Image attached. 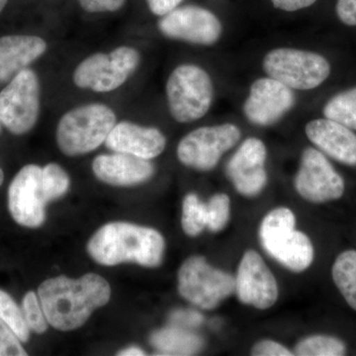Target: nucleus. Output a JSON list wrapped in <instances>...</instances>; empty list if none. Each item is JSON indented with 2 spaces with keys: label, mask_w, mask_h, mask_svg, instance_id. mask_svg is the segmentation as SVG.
I'll return each instance as SVG.
<instances>
[{
  "label": "nucleus",
  "mask_w": 356,
  "mask_h": 356,
  "mask_svg": "<svg viewBox=\"0 0 356 356\" xmlns=\"http://www.w3.org/2000/svg\"><path fill=\"white\" fill-rule=\"evenodd\" d=\"M0 320L20 339L21 343H27L30 339V330L26 324L23 312L10 295L0 289Z\"/></svg>",
  "instance_id": "obj_26"
},
{
  "label": "nucleus",
  "mask_w": 356,
  "mask_h": 356,
  "mask_svg": "<svg viewBox=\"0 0 356 356\" xmlns=\"http://www.w3.org/2000/svg\"><path fill=\"white\" fill-rule=\"evenodd\" d=\"M294 104L291 88L271 77H262L250 86L243 113L250 123L266 127L277 123Z\"/></svg>",
  "instance_id": "obj_15"
},
{
  "label": "nucleus",
  "mask_w": 356,
  "mask_h": 356,
  "mask_svg": "<svg viewBox=\"0 0 356 356\" xmlns=\"http://www.w3.org/2000/svg\"><path fill=\"white\" fill-rule=\"evenodd\" d=\"M44 39L31 35L0 38V84L8 83L47 51Z\"/></svg>",
  "instance_id": "obj_20"
},
{
  "label": "nucleus",
  "mask_w": 356,
  "mask_h": 356,
  "mask_svg": "<svg viewBox=\"0 0 356 356\" xmlns=\"http://www.w3.org/2000/svg\"><path fill=\"white\" fill-rule=\"evenodd\" d=\"M182 229L186 235L196 236L207 227V211L195 194L191 193L184 198L182 205Z\"/></svg>",
  "instance_id": "obj_24"
},
{
  "label": "nucleus",
  "mask_w": 356,
  "mask_h": 356,
  "mask_svg": "<svg viewBox=\"0 0 356 356\" xmlns=\"http://www.w3.org/2000/svg\"><path fill=\"white\" fill-rule=\"evenodd\" d=\"M294 213L288 208H276L262 220L259 238L267 254L294 273L310 267L314 248L310 238L295 229Z\"/></svg>",
  "instance_id": "obj_4"
},
{
  "label": "nucleus",
  "mask_w": 356,
  "mask_h": 356,
  "mask_svg": "<svg viewBox=\"0 0 356 356\" xmlns=\"http://www.w3.org/2000/svg\"><path fill=\"white\" fill-rule=\"evenodd\" d=\"M79 6L88 13H115L121 9L126 0H79Z\"/></svg>",
  "instance_id": "obj_31"
},
{
  "label": "nucleus",
  "mask_w": 356,
  "mask_h": 356,
  "mask_svg": "<svg viewBox=\"0 0 356 356\" xmlns=\"http://www.w3.org/2000/svg\"><path fill=\"white\" fill-rule=\"evenodd\" d=\"M151 343L161 355H192L203 346L200 337L177 327L154 332Z\"/></svg>",
  "instance_id": "obj_21"
},
{
  "label": "nucleus",
  "mask_w": 356,
  "mask_h": 356,
  "mask_svg": "<svg viewBox=\"0 0 356 356\" xmlns=\"http://www.w3.org/2000/svg\"><path fill=\"white\" fill-rule=\"evenodd\" d=\"M213 95L209 74L197 65H179L166 83L170 114L179 123H189L205 116L212 104Z\"/></svg>",
  "instance_id": "obj_5"
},
{
  "label": "nucleus",
  "mask_w": 356,
  "mask_h": 356,
  "mask_svg": "<svg viewBox=\"0 0 356 356\" xmlns=\"http://www.w3.org/2000/svg\"><path fill=\"white\" fill-rule=\"evenodd\" d=\"M207 228L218 233L226 228L231 216V201L225 193L216 194L206 203Z\"/></svg>",
  "instance_id": "obj_28"
},
{
  "label": "nucleus",
  "mask_w": 356,
  "mask_h": 356,
  "mask_svg": "<svg viewBox=\"0 0 356 356\" xmlns=\"http://www.w3.org/2000/svg\"><path fill=\"white\" fill-rule=\"evenodd\" d=\"M27 353L13 330L0 320V356H26Z\"/></svg>",
  "instance_id": "obj_30"
},
{
  "label": "nucleus",
  "mask_w": 356,
  "mask_h": 356,
  "mask_svg": "<svg viewBox=\"0 0 356 356\" xmlns=\"http://www.w3.org/2000/svg\"><path fill=\"white\" fill-rule=\"evenodd\" d=\"M118 355L121 356H140V355H146V353H144V350H140L139 348H135V346H132V348H129L127 350H124L120 351L118 353Z\"/></svg>",
  "instance_id": "obj_37"
},
{
  "label": "nucleus",
  "mask_w": 356,
  "mask_h": 356,
  "mask_svg": "<svg viewBox=\"0 0 356 356\" xmlns=\"http://www.w3.org/2000/svg\"><path fill=\"white\" fill-rule=\"evenodd\" d=\"M115 125L116 115L106 105L93 103L76 107L58 122V146L65 156L90 153L105 143Z\"/></svg>",
  "instance_id": "obj_3"
},
{
  "label": "nucleus",
  "mask_w": 356,
  "mask_h": 356,
  "mask_svg": "<svg viewBox=\"0 0 356 356\" xmlns=\"http://www.w3.org/2000/svg\"><path fill=\"white\" fill-rule=\"evenodd\" d=\"M182 0H147L149 10L158 16H165L177 8Z\"/></svg>",
  "instance_id": "obj_35"
},
{
  "label": "nucleus",
  "mask_w": 356,
  "mask_h": 356,
  "mask_svg": "<svg viewBox=\"0 0 356 356\" xmlns=\"http://www.w3.org/2000/svg\"><path fill=\"white\" fill-rule=\"evenodd\" d=\"M337 14L348 26H356V0H337Z\"/></svg>",
  "instance_id": "obj_34"
},
{
  "label": "nucleus",
  "mask_w": 356,
  "mask_h": 356,
  "mask_svg": "<svg viewBox=\"0 0 356 356\" xmlns=\"http://www.w3.org/2000/svg\"><path fill=\"white\" fill-rule=\"evenodd\" d=\"M235 280V291L245 305L266 310L277 301L280 291L275 277L254 250H248L243 254Z\"/></svg>",
  "instance_id": "obj_14"
},
{
  "label": "nucleus",
  "mask_w": 356,
  "mask_h": 356,
  "mask_svg": "<svg viewBox=\"0 0 356 356\" xmlns=\"http://www.w3.org/2000/svg\"><path fill=\"white\" fill-rule=\"evenodd\" d=\"M159 31L170 39L211 46L222 34V24L215 14L196 6L177 7L159 21Z\"/></svg>",
  "instance_id": "obj_12"
},
{
  "label": "nucleus",
  "mask_w": 356,
  "mask_h": 356,
  "mask_svg": "<svg viewBox=\"0 0 356 356\" xmlns=\"http://www.w3.org/2000/svg\"><path fill=\"white\" fill-rule=\"evenodd\" d=\"M4 180V173L2 172L1 168H0V186H1V184H3Z\"/></svg>",
  "instance_id": "obj_39"
},
{
  "label": "nucleus",
  "mask_w": 356,
  "mask_h": 356,
  "mask_svg": "<svg viewBox=\"0 0 356 356\" xmlns=\"http://www.w3.org/2000/svg\"><path fill=\"white\" fill-rule=\"evenodd\" d=\"M236 290L233 276L213 267L202 257H191L178 271V291L187 301L212 310Z\"/></svg>",
  "instance_id": "obj_6"
},
{
  "label": "nucleus",
  "mask_w": 356,
  "mask_h": 356,
  "mask_svg": "<svg viewBox=\"0 0 356 356\" xmlns=\"http://www.w3.org/2000/svg\"><path fill=\"white\" fill-rule=\"evenodd\" d=\"M0 132H1V123H0Z\"/></svg>",
  "instance_id": "obj_40"
},
{
  "label": "nucleus",
  "mask_w": 356,
  "mask_h": 356,
  "mask_svg": "<svg viewBox=\"0 0 356 356\" xmlns=\"http://www.w3.org/2000/svg\"><path fill=\"white\" fill-rule=\"evenodd\" d=\"M70 187V177L57 163H49L42 170V189L47 204L65 195Z\"/></svg>",
  "instance_id": "obj_27"
},
{
  "label": "nucleus",
  "mask_w": 356,
  "mask_h": 356,
  "mask_svg": "<svg viewBox=\"0 0 356 356\" xmlns=\"http://www.w3.org/2000/svg\"><path fill=\"white\" fill-rule=\"evenodd\" d=\"M308 139L339 163L356 165V135L350 128L330 119H318L306 126Z\"/></svg>",
  "instance_id": "obj_19"
},
{
  "label": "nucleus",
  "mask_w": 356,
  "mask_h": 356,
  "mask_svg": "<svg viewBox=\"0 0 356 356\" xmlns=\"http://www.w3.org/2000/svg\"><path fill=\"white\" fill-rule=\"evenodd\" d=\"M170 321L178 327H195L202 324L203 316L192 310H177L172 312Z\"/></svg>",
  "instance_id": "obj_33"
},
{
  "label": "nucleus",
  "mask_w": 356,
  "mask_h": 356,
  "mask_svg": "<svg viewBox=\"0 0 356 356\" xmlns=\"http://www.w3.org/2000/svg\"><path fill=\"white\" fill-rule=\"evenodd\" d=\"M325 118L356 131V88L334 95L324 107Z\"/></svg>",
  "instance_id": "obj_23"
},
{
  "label": "nucleus",
  "mask_w": 356,
  "mask_h": 356,
  "mask_svg": "<svg viewBox=\"0 0 356 356\" xmlns=\"http://www.w3.org/2000/svg\"><path fill=\"white\" fill-rule=\"evenodd\" d=\"M264 70L271 79L297 90L318 88L331 74V65L313 51L280 48L264 57Z\"/></svg>",
  "instance_id": "obj_7"
},
{
  "label": "nucleus",
  "mask_w": 356,
  "mask_h": 356,
  "mask_svg": "<svg viewBox=\"0 0 356 356\" xmlns=\"http://www.w3.org/2000/svg\"><path fill=\"white\" fill-rule=\"evenodd\" d=\"M38 294L49 324L67 332L81 327L93 311L106 305L111 289L102 276L88 273L79 280L58 276L44 281Z\"/></svg>",
  "instance_id": "obj_1"
},
{
  "label": "nucleus",
  "mask_w": 356,
  "mask_h": 356,
  "mask_svg": "<svg viewBox=\"0 0 356 356\" xmlns=\"http://www.w3.org/2000/svg\"><path fill=\"white\" fill-rule=\"evenodd\" d=\"M334 284L348 304L356 311V252L346 250L337 257L332 266Z\"/></svg>",
  "instance_id": "obj_22"
},
{
  "label": "nucleus",
  "mask_w": 356,
  "mask_h": 356,
  "mask_svg": "<svg viewBox=\"0 0 356 356\" xmlns=\"http://www.w3.org/2000/svg\"><path fill=\"white\" fill-rule=\"evenodd\" d=\"M266 154L264 142L257 138H248L229 159L227 175L238 193L252 197L266 187Z\"/></svg>",
  "instance_id": "obj_16"
},
{
  "label": "nucleus",
  "mask_w": 356,
  "mask_h": 356,
  "mask_svg": "<svg viewBox=\"0 0 356 356\" xmlns=\"http://www.w3.org/2000/svg\"><path fill=\"white\" fill-rule=\"evenodd\" d=\"M165 248V238L156 229L122 222L102 227L88 243L89 255L107 266L135 262L156 267L163 261Z\"/></svg>",
  "instance_id": "obj_2"
},
{
  "label": "nucleus",
  "mask_w": 356,
  "mask_h": 356,
  "mask_svg": "<svg viewBox=\"0 0 356 356\" xmlns=\"http://www.w3.org/2000/svg\"><path fill=\"white\" fill-rule=\"evenodd\" d=\"M295 188L305 200L324 203L343 196L344 181L324 154L307 147L295 177Z\"/></svg>",
  "instance_id": "obj_11"
},
{
  "label": "nucleus",
  "mask_w": 356,
  "mask_h": 356,
  "mask_svg": "<svg viewBox=\"0 0 356 356\" xmlns=\"http://www.w3.org/2000/svg\"><path fill=\"white\" fill-rule=\"evenodd\" d=\"M346 353V346L336 337L313 336L300 341L295 348L299 356H341Z\"/></svg>",
  "instance_id": "obj_25"
},
{
  "label": "nucleus",
  "mask_w": 356,
  "mask_h": 356,
  "mask_svg": "<svg viewBox=\"0 0 356 356\" xmlns=\"http://www.w3.org/2000/svg\"><path fill=\"white\" fill-rule=\"evenodd\" d=\"M92 170L98 179L115 186L143 184L154 173L153 163L149 159L123 153L98 156L93 161Z\"/></svg>",
  "instance_id": "obj_18"
},
{
  "label": "nucleus",
  "mask_w": 356,
  "mask_h": 356,
  "mask_svg": "<svg viewBox=\"0 0 356 356\" xmlns=\"http://www.w3.org/2000/svg\"><path fill=\"white\" fill-rule=\"evenodd\" d=\"M140 54L131 47H119L110 54L98 53L86 58L74 72L77 88L95 92H109L120 88L140 65Z\"/></svg>",
  "instance_id": "obj_8"
},
{
  "label": "nucleus",
  "mask_w": 356,
  "mask_h": 356,
  "mask_svg": "<svg viewBox=\"0 0 356 356\" xmlns=\"http://www.w3.org/2000/svg\"><path fill=\"white\" fill-rule=\"evenodd\" d=\"M42 170L39 165H25L9 185V212L14 221L26 228H39L46 219Z\"/></svg>",
  "instance_id": "obj_13"
},
{
  "label": "nucleus",
  "mask_w": 356,
  "mask_h": 356,
  "mask_svg": "<svg viewBox=\"0 0 356 356\" xmlns=\"http://www.w3.org/2000/svg\"><path fill=\"white\" fill-rule=\"evenodd\" d=\"M7 2H8V0H0V13H2L4 7L6 6Z\"/></svg>",
  "instance_id": "obj_38"
},
{
  "label": "nucleus",
  "mask_w": 356,
  "mask_h": 356,
  "mask_svg": "<svg viewBox=\"0 0 356 356\" xmlns=\"http://www.w3.org/2000/svg\"><path fill=\"white\" fill-rule=\"evenodd\" d=\"M39 113L38 76L27 67L0 92V123L14 135H23L36 125Z\"/></svg>",
  "instance_id": "obj_9"
},
{
  "label": "nucleus",
  "mask_w": 356,
  "mask_h": 356,
  "mask_svg": "<svg viewBox=\"0 0 356 356\" xmlns=\"http://www.w3.org/2000/svg\"><path fill=\"white\" fill-rule=\"evenodd\" d=\"M252 355L254 356H291L293 353L282 344L266 339V341H261L255 344L252 348Z\"/></svg>",
  "instance_id": "obj_32"
},
{
  "label": "nucleus",
  "mask_w": 356,
  "mask_h": 356,
  "mask_svg": "<svg viewBox=\"0 0 356 356\" xmlns=\"http://www.w3.org/2000/svg\"><path fill=\"white\" fill-rule=\"evenodd\" d=\"M23 316L30 331L44 334L48 330V321L37 295L30 291L25 295L22 302Z\"/></svg>",
  "instance_id": "obj_29"
},
{
  "label": "nucleus",
  "mask_w": 356,
  "mask_h": 356,
  "mask_svg": "<svg viewBox=\"0 0 356 356\" xmlns=\"http://www.w3.org/2000/svg\"><path fill=\"white\" fill-rule=\"evenodd\" d=\"M240 138V129L234 124L198 128L180 140L177 158L182 165L208 172L216 168L222 154L235 146Z\"/></svg>",
  "instance_id": "obj_10"
},
{
  "label": "nucleus",
  "mask_w": 356,
  "mask_h": 356,
  "mask_svg": "<svg viewBox=\"0 0 356 356\" xmlns=\"http://www.w3.org/2000/svg\"><path fill=\"white\" fill-rule=\"evenodd\" d=\"M105 145L115 153L132 154L149 161L165 151L166 139L159 129L125 121L114 126Z\"/></svg>",
  "instance_id": "obj_17"
},
{
  "label": "nucleus",
  "mask_w": 356,
  "mask_h": 356,
  "mask_svg": "<svg viewBox=\"0 0 356 356\" xmlns=\"http://www.w3.org/2000/svg\"><path fill=\"white\" fill-rule=\"evenodd\" d=\"M271 1L275 8L292 13V11L313 6L317 0H271Z\"/></svg>",
  "instance_id": "obj_36"
}]
</instances>
